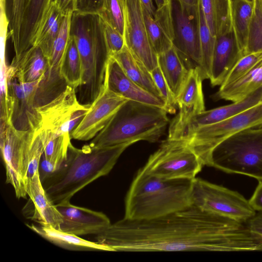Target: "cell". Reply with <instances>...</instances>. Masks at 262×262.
I'll use <instances>...</instances> for the list:
<instances>
[{
    "mask_svg": "<svg viewBox=\"0 0 262 262\" xmlns=\"http://www.w3.org/2000/svg\"><path fill=\"white\" fill-rule=\"evenodd\" d=\"M107 251H262V237L246 223L191 205L148 220L123 217L96 235Z\"/></svg>",
    "mask_w": 262,
    "mask_h": 262,
    "instance_id": "1",
    "label": "cell"
},
{
    "mask_svg": "<svg viewBox=\"0 0 262 262\" xmlns=\"http://www.w3.org/2000/svg\"><path fill=\"white\" fill-rule=\"evenodd\" d=\"M132 144L97 148L86 144L77 148L71 142L65 161L42 182L48 196L55 205L70 201L84 187L108 174L123 152Z\"/></svg>",
    "mask_w": 262,
    "mask_h": 262,
    "instance_id": "2",
    "label": "cell"
},
{
    "mask_svg": "<svg viewBox=\"0 0 262 262\" xmlns=\"http://www.w3.org/2000/svg\"><path fill=\"white\" fill-rule=\"evenodd\" d=\"M193 179H164L140 168L125 200V218L148 220L183 210L192 205Z\"/></svg>",
    "mask_w": 262,
    "mask_h": 262,
    "instance_id": "3",
    "label": "cell"
},
{
    "mask_svg": "<svg viewBox=\"0 0 262 262\" xmlns=\"http://www.w3.org/2000/svg\"><path fill=\"white\" fill-rule=\"evenodd\" d=\"M70 36L76 42L82 64V81L76 90L77 96L81 104L90 106L104 88L110 57L100 16L73 12Z\"/></svg>",
    "mask_w": 262,
    "mask_h": 262,
    "instance_id": "4",
    "label": "cell"
},
{
    "mask_svg": "<svg viewBox=\"0 0 262 262\" xmlns=\"http://www.w3.org/2000/svg\"><path fill=\"white\" fill-rule=\"evenodd\" d=\"M163 108L127 100L89 145L104 147L141 140L158 141L169 123Z\"/></svg>",
    "mask_w": 262,
    "mask_h": 262,
    "instance_id": "5",
    "label": "cell"
},
{
    "mask_svg": "<svg viewBox=\"0 0 262 262\" xmlns=\"http://www.w3.org/2000/svg\"><path fill=\"white\" fill-rule=\"evenodd\" d=\"M205 165L262 180V123L219 143L209 152Z\"/></svg>",
    "mask_w": 262,
    "mask_h": 262,
    "instance_id": "6",
    "label": "cell"
},
{
    "mask_svg": "<svg viewBox=\"0 0 262 262\" xmlns=\"http://www.w3.org/2000/svg\"><path fill=\"white\" fill-rule=\"evenodd\" d=\"M203 166L185 140L167 138L150 156L142 169L164 179H193Z\"/></svg>",
    "mask_w": 262,
    "mask_h": 262,
    "instance_id": "7",
    "label": "cell"
},
{
    "mask_svg": "<svg viewBox=\"0 0 262 262\" xmlns=\"http://www.w3.org/2000/svg\"><path fill=\"white\" fill-rule=\"evenodd\" d=\"M191 202L200 209L246 223L256 211L237 191L199 178L193 179Z\"/></svg>",
    "mask_w": 262,
    "mask_h": 262,
    "instance_id": "8",
    "label": "cell"
},
{
    "mask_svg": "<svg viewBox=\"0 0 262 262\" xmlns=\"http://www.w3.org/2000/svg\"><path fill=\"white\" fill-rule=\"evenodd\" d=\"M262 123V103L218 122L198 127L182 139L199 157L204 165L212 149L227 138Z\"/></svg>",
    "mask_w": 262,
    "mask_h": 262,
    "instance_id": "9",
    "label": "cell"
},
{
    "mask_svg": "<svg viewBox=\"0 0 262 262\" xmlns=\"http://www.w3.org/2000/svg\"><path fill=\"white\" fill-rule=\"evenodd\" d=\"M33 132L18 130L9 121H1L0 147L6 169V182L13 187L18 199H26L28 195V154Z\"/></svg>",
    "mask_w": 262,
    "mask_h": 262,
    "instance_id": "10",
    "label": "cell"
},
{
    "mask_svg": "<svg viewBox=\"0 0 262 262\" xmlns=\"http://www.w3.org/2000/svg\"><path fill=\"white\" fill-rule=\"evenodd\" d=\"M6 75L7 97L1 100V111L7 114L17 130H39L41 119L35 106V98L43 77L35 81L25 82L17 78L8 66Z\"/></svg>",
    "mask_w": 262,
    "mask_h": 262,
    "instance_id": "11",
    "label": "cell"
},
{
    "mask_svg": "<svg viewBox=\"0 0 262 262\" xmlns=\"http://www.w3.org/2000/svg\"><path fill=\"white\" fill-rule=\"evenodd\" d=\"M171 9L173 46L188 70L198 68L200 71L202 55L199 4L191 6L178 0H171Z\"/></svg>",
    "mask_w": 262,
    "mask_h": 262,
    "instance_id": "12",
    "label": "cell"
},
{
    "mask_svg": "<svg viewBox=\"0 0 262 262\" xmlns=\"http://www.w3.org/2000/svg\"><path fill=\"white\" fill-rule=\"evenodd\" d=\"M90 106L78 100L76 89L67 85L52 100L36 107L40 117V129L50 130L59 135H70L89 110Z\"/></svg>",
    "mask_w": 262,
    "mask_h": 262,
    "instance_id": "13",
    "label": "cell"
},
{
    "mask_svg": "<svg viewBox=\"0 0 262 262\" xmlns=\"http://www.w3.org/2000/svg\"><path fill=\"white\" fill-rule=\"evenodd\" d=\"M125 45L132 54L151 71L158 66L146 30L140 0H125L124 4Z\"/></svg>",
    "mask_w": 262,
    "mask_h": 262,
    "instance_id": "14",
    "label": "cell"
},
{
    "mask_svg": "<svg viewBox=\"0 0 262 262\" xmlns=\"http://www.w3.org/2000/svg\"><path fill=\"white\" fill-rule=\"evenodd\" d=\"M203 81L199 69L189 70L187 80L176 98L179 111L170 122L167 138L180 139L191 119L205 111Z\"/></svg>",
    "mask_w": 262,
    "mask_h": 262,
    "instance_id": "15",
    "label": "cell"
},
{
    "mask_svg": "<svg viewBox=\"0 0 262 262\" xmlns=\"http://www.w3.org/2000/svg\"><path fill=\"white\" fill-rule=\"evenodd\" d=\"M127 100L104 86L71 133V138L81 141L94 138Z\"/></svg>",
    "mask_w": 262,
    "mask_h": 262,
    "instance_id": "16",
    "label": "cell"
},
{
    "mask_svg": "<svg viewBox=\"0 0 262 262\" xmlns=\"http://www.w3.org/2000/svg\"><path fill=\"white\" fill-rule=\"evenodd\" d=\"M62 216L60 230L78 236L98 234L111 224L103 212L72 204L70 201L55 205Z\"/></svg>",
    "mask_w": 262,
    "mask_h": 262,
    "instance_id": "17",
    "label": "cell"
},
{
    "mask_svg": "<svg viewBox=\"0 0 262 262\" xmlns=\"http://www.w3.org/2000/svg\"><path fill=\"white\" fill-rule=\"evenodd\" d=\"M26 191L30 200L23 208V214L38 225L60 230L62 216L47 194L38 171L27 180Z\"/></svg>",
    "mask_w": 262,
    "mask_h": 262,
    "instance_id": "18",
    "label": "cell"
},
{
    "mask_svg": "<svg viewBox=\"0 0 262 262\" xmlns=\"http://www.w3.org/2000/svg\"><path fill=\"white\" fill-rule=\"evenodd\" d=\"M104 86L128 100L156 106L166 110L165 102L162 98L149 92L132 80L111 56L106 66Z\"/></svg>",
    "mask_w": 262,
    "mask_h": 262,
    "instance_id": "19",
    "label": "cell"
},
{
    "mask_svg": "<svg viewBox=\"0 0 262 262\" xmlns=\"http://www.w3.org/2000/svg\"><path fill=\"white\" fill-rule=\"evenodd\" d=\"M243 53L233 30L216 37L209 79L212 86H221Z\"/></svg>",
    "mask_w": 262,
    "mask_h": 262,
    "instance_id": "20",
    "label": "cell"
},
{
    "mask_svg": "<svg viewBox=\"0 0 262 262\" xmlns=\"http://www.w3.org/2000/svg\"><path fill=\"white\" fill-rule=\"evenodd\" d=\"M55 0H30L18 43L14 49L18 59L32 47L46 22Z\"/></svg>",
    "mask_w": 262,
    "mask_h": 262,
    "instance_id": "21",
    "label": "cell"
},
{
    "mask_svg": "<svg viewBox=\"0 0 262 262\" xmlns=\"http://www.w3.org/2000/svg\"><path fill=\"white\" fill-rule=\"evenodd\" d=\"M142 9L149 40L154 50L159 55L173 46L171 0L162 7L157 8L154 16L143 6Z\"/></svg>",
    "mask_w": 262,
    "mask_h": 262,
    "instance_id": "22",
    "label": "cell"
},
{
    "mask_svg": "<svg viewBox=\"0 0 262 262\" xmlns=\"http://www.w3.org/2000/svg\"><path fill=\"white\" fill-rule=\"evenodd\" d=\"M262 103V86L253 91L241 100L232 103L204 111L193 116L180 138L182 139L189 132L205 125L213 124L241 113Z\"/></svg>",
    "mask_w": 262,
    "mask_h": 262,
    "instance_id": "23",
    "label": "cell"
},
{
    "mask_svg": "<svg viewBox=\"0 0 262 262\" xmlns=\"http://www.w3.org/2000/svg\"><path fill=\"white\" fill-rule=\"evenodd\" d=\"M31 230L50 243L63 249L73 251H105L106 247L79 236L57 230L51 226L26 224Z\"/></svg>",
    "mask_w": 262,
    "mask_h": 262,
    "instance_id": "24",
    "label": "cell"
},
{
    "mask_svg": "<svg viewBox=\"0 0 262 262\" xmlns=\"http://www.w3.org/2000/svg\"><path fill=\"white\" fill-rule=\"evenodd\" d=\"M48 61L40 49L33 47L17 59H12L9 69L25 82L36 81L43 76Z\"/></svg>",
    "mask_w": 262,
    "mask_h": 262,
    "instance_id": "25",
    "label": "cell"
},
{
    "mask_svg": "<svg viewBox=\"0 0 262 262\" xmlns=\"http://www.w3.org/2000/svg\"><path fill=\"white\" fill-rule=\"evenodd\" d=\"M158 62L170 91L177 98L190 70L186 67L173 46L158 55Z\"/></svg>",
    "mask_w": 262,
    "mask_h": 262,
    "instance_id": "26",
    "label": "cell"
},
{
    "mask_svg": "<svg viewBox=\"0 0 262 262\" xmlns=\"http://www.w3.org/2000/svg\"><path fill=\"white\" fill-rule=\"evenodd\" d=\"M207 25L217 37L232 31L231 0H200Z\"/></svg>",
    "mask_w": 262,
    "mask_h": 262,
    "instance_id": "27",
    "label": "cell"
},
{
    "mask_svg": "<svg viewBox=\"0 0 262 262\" xmlns=\"http://www.w3.org/2000/svg\"><path fill=\"white\" fill-rule=\"evenodd\" d=\"M111 56L118 61L132 80L149 92L162 98L150 71L125 46L120 52Z\"/></svg>",
    "mask_w": 262,
    "mask_h": 262,
    "instance_id": "28",
    "label": "cell"
},
{
    "mask_svg": "<svg viewBox=\"0 0 262 262\" xmlns=\"http://www.w3.org/2000/svg\"><path fill=\"white\" fill-rule=\"evenodd\" d=\"M262 86V60L247 74L228 85L220 86L214 95L215 99L232 102L242 99L253 91Z\"/></svg>",
    "mask_w": 262,
    "mask_h": 262,
    "instance_id": "29",
    "label": "cell"
},
{
    "mask_svg": "<svg viewBox=\"0 0 262 262\" xmlns=\"http://www.w3.org/2000/svg\"><path fill=\"white\" fill-rule=\"evenodd\" d=\"M73 13V12H70L63 16L51 55L48 59V67L45 75L48 78L58 79L62 77L60 72L61 66L70 38V28Z\"/></svg>",
    "mask_w": 262,
    "mask_h": 262,
    "instance_id": "30",
    "label": "cell"
},
{
    "mask_svg": "<svg viewBox=\"0 0 262 262\" xmlns=\"http://www.w3.org/2000/svg\"><path fill=\"white\" fill-rule=\"evenodd\" d=\"M253 9V1L231 0L232 30L243 54L247 43Z\"/></svg>",
    "mask_w": 262,
    "mask_h": 262,
    "instance_id": "31",
    "label": "cell"
},
{
    "mask_svg": "<svg viewBox=\"0 0 262 262\" xmlns=\"http://www.w3.org/2000/svg\"><path fill=\"white\" fill-rule=\"evenodd\" d=\"M30 0H1L0 7L8 23V36L13 48L17 46Z\"/></svg>",
    "mask_w": 262,
    "mask_h": 262,
    "instance_id": "32",
    "label": "cell"
},
{
    "mask_svg": "<svg viewBox=\"0 0 262 262\" xmlns=\"http://www.w3.org/2000/svg\"><path fill=\"white\" fill-rule=\"evenodd\" d=\"M38 132L43 144L45 157L59 168L67 158L71 136L59 135L45 129H39Z\"/></svg>",
    "mask_w": 262,
    "mask_h": 262,
    "instance_id": "33",
    "label": "cell"
},
{
    "mask_svg": "<svg viewBox=\"0 0 262 262\" xmlns=\"http://www.w3.org/2000/svg\"><path fill=\"white\" fill-rule=\"evenodd\" d=\"M60 72L67 85L76 90L82 81V64L76 42L71 36Z\"/></svg>",
    "mask_w": 262,
    "mask_h": 262,
    "instance_id": "34",
    "label": "cell"
},
{
    "mask_svg": "<svg viewBox=\"0 0 262 262\" xmlns=\"http://www.w3.org/2000/svg\"><path fill=\"white\" fill-rule=\"evenodd\" d=\"M63 16L54 3L36 40L34 47H39L48 59L51 55Z\"/></svg>",
    "mask_w": 262,
    "mask_h": 262,
    "instance_id": "35",
    "label": "cell"
},
{
    "mask_svg": "<svg viewBox=\"0 0 262 262\" xmlns=\"http://www.w3.org/2000/svg\"><path fill=\"white\" fill-rule=\"evenodd\" d=\"M200 37L202 55L200 74L203 80L209 79L216 37L211 33L206 23L200 1L199 3Z\"/></svg>",
    "mask_w": 262,
    "mask_h": 262,
    "instance_id": "36",
    "label": "cell"
},
{
    "mask_svg": "<svg viewBox=\"0 0 262 262\" xmlns=\"http://www.w3.org/2000/svg\"><path fill=\"white\" fill-rule=\"evenodd\" d=\"M253 2L252 16L244 54L262 51V0H253Z\"/></svg>",
    "mask_w": 262,
    "mask_h": 262,
    "instance_id": "37",
    "label": "cell"
},
{
    "mask_svg": "<svg viewBox=\"0 0 262 262\" xmlns=\"http://www.w3.org/2000/svg\"><path fill=\"white\" fill-rule=\"evenodd\" d=\"M262 60V51L244 54L232 69L221 86L232 83L252 70Z\"/></svg>",
    "mask_w": 262,
    "mask_h": 262,
    "instance_id": "38",
    "label": "cell"
},
{
    "mask_svg": "<svg viewBox=\"0 0 262 262\" xmlns=\"http://www.w3.org/2000/svg\"><path fill=\"white\" fill-rule=\"evenodd\" d=\"M99 15L124 36V6L120 0H106L103 10Z\"/></svg>",
    "mask_w": 262,
    "mask_h": 262,
    "instance_id": "39",
    "label": "cell"
},
{
    "mask_svg": "<svg viewBox=\"0 0 262 262\" xmlns=\"http://www.w3.org/2000/svg\"><path fill=\"white\" fill-rule=\"evenodd\" d=\"M44 149L38 131L32 133L28 149L27 180L38 172L39 162Z\"/></svg>",
    "mask_w": 262,
    "mask_h": 262,
    "instance_id": "40",
    "label": "cell"
},
{
    "mask_svg": "<svg viewBox=\"0 0 262 262\" xmlns=\"http://www.w3.org/2000/svg\"><path fill=\"white\" fill-rule=\"evenodd\" d=\"M150 72L161 96L165 102L166 111L169 114H174L178 107L176 98L170 91L159 66Z\"/></svg>",
    "mask_w": 262,
    "mask_h": 262,
    "instance_id": "41",
    "label": "cell"
},
{
    "mask_svg": "<svg viewBox=\"0 0 262 262\" xmlns=\"http://www.w3.org/2000/svg\"><path fill=\"white\" fill-rule=\"evenodd\" d=\"M102 21L104 38L110 56H113L120 52L125 46L124 36L105 20L102 19Z\"/></svg>",
    "mask_w": 262,
    "mask_h": 262,
    "instance_id": "42",
    "label": "cell"
},
{
    "mask_svg": "<svg viewBox=\"0 0 262 262\" xmlns=\"http://www.w3.org/2000/svg\"><path fill=\"white\" fill-rule=\"evenodd\" d=\"M106 0H75L74 12L82 14H100Z\"/></svg>",
    "mask_w": 262,
    "mask_h": 262,
    "instance_id": "43",
    "label": "cell"
},
{
    "mask_svg": "<svg viewBox=\"0 0 262 262\" xmlns=\"http://www.w3.org/2000/svg\"><path fill=\"white\" fill-rule=\"evenodd\" d=\"M59 167L55 164L48 160L43 153L38 166V173L41 183L51 176Z\"/></svg>",
    "mask_w": 262,
    "mask_h": 262,
    "instance_id": "44",
    "label": "cell"
},
{
    "mask_svg": "<svg viewBox=\"0 0 262 262\" xmlns=\"http://www.w3.org/2000/svg\"><path fill=\"white\" fill-rule=\"evenodd\" d=\"M246 224L251 232L262 237V211L255 213Z\"/></svg>",
    "mask_w": 262,
    "mask_h": 262,
    "instance_id": "45",
    "label": "cell"
},
{
    "mask_svg": "<svg viewBox=\"0 0 262 262\" xmlns=\"http://www.w3.org/2000/svg\"><path fill=\"white\" fill-rule=\"evenodd\" d=\"M249 202L255 211H262V180L258 181V185Z\"/></svg>",
    "mask_w": 262,
    "mask_h": 262,
    "instance_id": "46",
    "label": "cell"
},
{
    "mask_svg": "<svg viewBox=\"0 0 262 262\" xmlns=\"http://www.w3.org/2000/svg\"><path fill=\"white\" fill-rule=\"evenodd\" d=\"M75 0H55L54 3L61 13L65 15L70 12H74Z\"/></svg>",
    "mask_w": 262,
    "mask_h": 262,
    "instance_id": "47",
    "label": "cell"
},
{
    "mask_svg": "<svg viewBox=\"0 0 262 262\" xmlns=\"http://www.w3.org/2000/svg\"><path fill=\"white\" fill-rule=\"evenodd\" d=\"M142 6L152 16L155 14L156 9L154 4V0H140Z\"/></svg>",
    "mask_w": 262,
    "mask_h": 262,
    "instance_id": "48",
    "label": "cell"
},
{
    "mask_svg": "<svg viewBox=\"0 0 262 262\" xmlns=\"http://www.w3.org/2000/svg\"><path fill=\"white\" fill-rule=\"evenodd\" d=\"M182 4L187 6H195L198 5L199 0H178Z\"/></svg>",
    "mask_w": 262,
    "mask_h": 262,
    "instance_id": "49",
    "label": "cell"
},
{
    "mask_svg": "<svg viewBox=\"0 0 262 262\" xmlns=\"http://www.w3.org/2000/svg\"><path fill=\"white\" fill-rule=\"evenodd\" d=\"M154 1L156 5V6H157L156 8H160L170 1V0H154Z\"/></svg>",
    "mask_w": 262,
    "mask_h": 262,
    "instance_id": "50",
    "label": "cell"
},
{
    "mask_svg": "<svg viewBox=\"0 0 262 262\" xmlns=\"http://www.w3.org/2000/svg\"><path fill=\"white\" fill-rule=\"evenodd\" d=\"M120 1L121 2V3L123 4V5L124 6L125 0H120Z\"/></svg>",
    "mask_w": 262,
    "mask_h": 262,
    "instance_id": "51",
    "label": "cell"
},
{
    "mask_svg": "<svg viewBox=\"0 0 262 262\" xmlns=\"http://www.w3.org/2000/svg\"><path fill=\"white\" fill-rule=\"evenodd\" d=\"M249 1H253V0H249Z\"/></svg>",
    "mask_w": 262,
    "mask_h": 262,
    "instance_id": "52",
    "label": "cell"
}]
</instances>
